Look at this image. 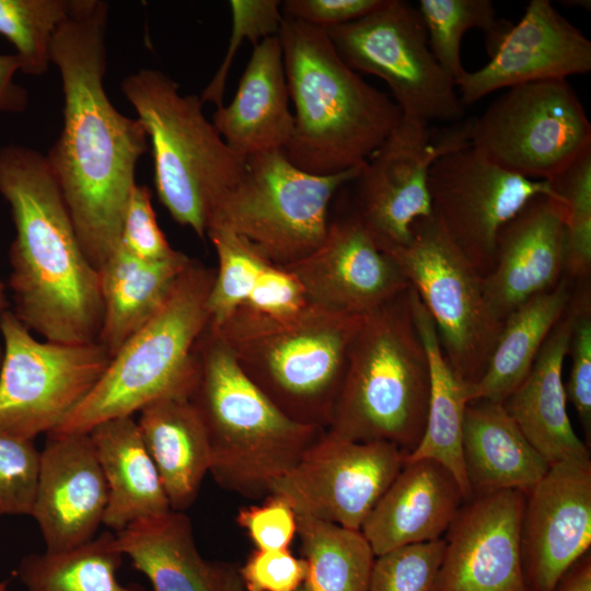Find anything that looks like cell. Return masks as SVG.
Instances as JSON below:
<instances>
[{
	"label": "cell",
	"instance_id": "cell-1",
	"mask_svg": "<svg viewBox=\"0 0 591 591\" xmlns=\"http://www.w3.org/2000/svg\"><path fill=\"white\" fill-rule=\"evenodd\" d=\"M108 8L101 0H72L53 38L63 127L45 155L82 251L96 270L119 246L136 166L149 139L141 121L119 113L104 89Z\"/></svg>",
	"mask_w": 591,
	"mask_h": 591
},
{
	"label": "cell",
	"instance_id": "cell-2",
	"mask_svg": "<svg viewBox=\"0 0 591 591\" xmlns=\"http://www.w3.org/2000/svg\"><path fill=\"white\" fill-rule=\"evenodd\" d=\"M0 194L15 227L9 251L13 313L47 341L96 343L99 271L82 251L46 157L20 144L0 148Z\"/></svg>",
	"mask_w": 591,
	"mask_h": 591
},
{
	"label": "cell",
	"instance_id": "cell-3",
	"mask_svg": "<svg viewBox=\"0 0 591 591\" xmlns=\"http://www.w3.org/2000/svg\"><path fill=\"white\" fill-rule=\"evenodd\" d=\"M278 36L294 106L285 155L316 175L362 165L398 125L399 108L345 63L324 30L283 18Z\"/></svg>",
	"mask_w": 591,
	"mask_h": 591
},
{
	"label": "cell",
	"instance_id": "cell-4",
	"mask_svg": "<svg viewBox=\"0 0 591 591\" xmlns=\"http://www.w3.org/2000/svg\"><path fill=\"white\" fill-rule=\"evenodd\" d=\"M194 358L196 378L188 398L208 436L209 473L224 490L265 499L326 429L283 414L208 326L195 345Z\"/></svg>",
	"mask_w": 591,
	"mask_h": 591
},
{
	"label": "cell",
	"instance_id": "cell-5",
	"mask_svg": "<svg viewBox=\"0 0 591 591\" xmlns=\"http://www.w3.org/2000/svg\"><path fill=\"white\" fill-rule=\"evenodd\" d=\"M409 290L363 316L327 428L351 441L389 442L406 454L422 437L430 395Z\"/></svg>",
	"mask_w": 591,
	"mask_h": 591
},
{
	"label": "cell",
	"instance_id": "cell-6",
	"mask_svg": "<svg viewBox=\"0 0 591 591\" xmlns=\"http://www.w3.org/2000/svg\"><path fill=\"white\" fill-rule=\"evenodd\" d=\"M364 315L313 304L274 318L236 310L210 328L247 378L288 417L327 429L346 372L350 344Z\"/></svg>",
	"mask_w": 591,
	"mask_h": 591
},
{
	"label": "cell",
	"instance_id": "cell-7",
	"mask_svg": "<svg viewBox=\"0 0 591 591\" xmlns=\"http://www.w3.org/2000/svg\"><path fill=\"white\" fill-rule=\"evenodd\" d=\"M213 280L215 270L192 259L159 311L112 357L96 385L50 433H88L158 398L189 397L196 378L194 348L209 321Z\"/></svg>",
	"mask_w": 591,
	"mask_h": 591
},
{
	"label": "cell",
	"instance_id": "cell-8",
	"mask_svg": "<svg viewBox=\"0 0 591 591\" xmlns=\"http://www.w3.org/2000/svg\"><path fill=\"white\" fill-rule=\"evenodd\" d=\"M121 92L151 140L160 201L178 224L205 239L212 207L240 179L246 159L205 117L200 96L181 94L164 72L129 74Z\"/></svg>",
	"mask_w": 591,
	"mask_h": 591
},
{
	"label": "cell",
	"instance_id": "cell-9",
	"mask_svg": "<svg viewBox=\"0 0 591 591\" xmlns=\"http://www.w3.org/2000/svg\"><path fill=\"white\" fill-rule=\"evenodd\" d=\"M360 167L316 175L293 165L282 150L248 157L240 179L212 207L207 230H229L287 267L323 242L331 202Z\"/></svg>",
	"mask_w": 591,
	"mask_h": 591
},
{
	"label": "cell",
	"instance_id": "cell-10",
	"mask_svg": "<svg viewBox=\"0 0 591 591\" xmlns=\"http://www.w3.org/2000/svg\"><path fill=\"white\" fill-rule=\"evenodd\" d=\"M386 254L430 314L455 374L475 384L503 325L485 299L482 276L432 213L414 222L406 245Z\"/></svg>",
	"mask_w": 591,
	"mask_h": 591
},
{
	"label": "cell",
	"instance_id": "cell-11",
	"mask_svg": "<svg viewBox=\"0 0 591 591\" xmlns=\"http://www.w3.org/2000/svg\"><path fill=\"white\" fill-rule=\"evenodd\" d=\"M324 31L349 68L387 84L404 118L462 119L455 82L432 55L420 14L409 2L384 0L368 15Z\"/></svg>",
	"mask_w": 591,
	"mask_h": 591
},
{
	"label": "cell",
	"instance_id": "cell-12",
	"mask_svg": "<svg viewBox=\"0 0 591 591\" xmlns=\"http://www.w3.org/2000/svg\"><path fill=\"white\" fill-rule=\"evenodd\" d=\"M471 146L509 172L549 181L591 150V124L568 80L530 82L473 117Z\"/></svg>",
	"mask_w": 591,
	"mask_h": 591
},
{
	"label": "cell",
	"instance_id": "cell-13",
	"mask_svg": "<svg viewBox=\"0 0 591 591\" xmlns=\"http://www.w3.org/2000/svg\"><path fill=\"white\" fill-rule=\"evenodd\" d=\"M4 348L0 366V432L34 440L50 433L85 398L109 364L97 341H38L15 314L0 318Z\"/></svg>",
	"mask_w": 591,
	"mask_h": 591
},
{
	"label": "cell",
	"instance_id": "cell-14",
	"mask_svg": "<svg viewBox=\"0 0 591 591\" xmlns=\"http://www.w3.org/2000/svg\"><path fill=\"white\" fill-rule=\"evenodd\" d=\"M473 117L444 128L404 118L351 181L350 206L384 253L406 245L412 225L432 213L428 176L440 157L471 146Z\"/></svg>",
	"mask_w": 591,
	"mask_h": 591
},
{
	"label": "cell",
	"instance_id": "cell-15",
	"mask_svg": "<svg viewBox=\"0 0 591 591\" xmlns=\"http://www.w3.org/2000/svg\"><path fill=\"white\" fill-rule=\"evenodd\" d=\"M432 215L483 277L495 263L501 228L537 196H556L548 181L509 172L472 146L437 159L428 176Z\"/></svg>",
	"mask_w": 591,
	"mask_h": 591
},
{
	"label": "cell",
	"instance_id": "cell-16",
	"mask_svg": "<svg viewBox=\"0 0 591 591\" xmlns=\"http://www.w3.org/2000/svg\"><path fill=\"white\" fill-rule=\"evenodd\" d=\"M406 455L389 442L351 441L326 429L270 495L299 517L361 531Z\"/></svg>",
	"mask_w": 591,
	"mask_h": 591
},
{
	"label": "cell",
	"instance_id": "cell-17",
	"mask_svg": "<svg viewBox=\"0 0 591 591\" xmlns=\"http://www.w3.org/2000/svg\"><path fill=\"white\" fill-rule=\"evenodd\" d=\"M591 546V460L549 466L524 495L521 554L529 591H553Z\"/></svg>",
	"mask_w": 591,
	"mask_h": 591
},
{
	"label": "cell",
	"instance_id": "cell-18",
	"mask_svg": "<svg viewBox=\"0 0 591 591\" xmlns=\"http://www.w3.org/2000/svg\"><path fill=\"white\" fill-rule=\"evenodd\" d=\"M285 268L298 279L311 304L346 314L366 315L410 288L351 206L329 219L316 250Z\"/></svg>",
	"mask_w": 591,
	"mask_h": 591
},
{
	"label": "cell",
	"instance_id": "cell-19",
	"mask_svg": "<svg viewBox=\"0 0 591 591\" xmlns=\"http://www.w3.org/2000/svg\"><path fill=\"white\" fill-rule=\"evenodd\" d=\"M524 494L517 489L464 502L443 535L436 591H529L521 554Z\"/></svg>",
	"mask_w": 591,
	"mask_h": 591
},
{
	"label": "cell",
	"instance_id": "cell-20",
	"mask_svg": "<svg viewBox=\"0 0 591 591\" xmlns=\"http://www.w3.org/2000/svg\"><path fill=\"white\" fill-rule=\"evenodd\" d=\"M480 69L455 81L463 106L497 91L591 70V42L548 0H532L488 53Z\"/></svg>",
	"mask_w": 591,
	"mask_h": 591
},
{
	"label": "cell",
	"instance_id": "cell-21",
	"mask_svg": "<svg viewBox=\"0 0 591 591\" xmlns=\"http://www.w3.org/2000/svg\"><path fill=\"white\" fill-rule=\"evenodd\" d=\"M107 497L89 432L47 434L31 513L42 532L45 552H65L93 540L103 524Z\"/></svg>",
	"mask_w": 591,
	"mask_h": 591
},
{
	"label": "cell",
	"instance_id": "cell-22",
	"mask_svg": "<svg viewBox=\"0 0 591 591\" xmlns=\"http://www.w3.org/2000/svg\"><path fill=\"white\" fill-rule=\"evenodd\" d=\"M564 216L561 197L542 195L499 231L494 266L482 280L485 299L500 322L564 277Z\"/></svg>",
	"mask_w": 591,
	"mask_h": 591
},
{
	"label": "cell",
	"instance_id": "cell-23",
	"mask_svg": "<svg viewBox=\"0 0 591 591\" xmlns=\"http://www.w3.org/2000/svg\"><path fill=\"white\" fill-rule=\"evenodd\" d=\"M466 501L453 474L432 460L405 461L361 532L375 556L442 538Z\"/></svg>",
	"mask_w": 591,
	"mask_h": 591
},
{
	"label": "cell",
	"instance_id": "cell-24",
	"mask_svg": "<svg viewBox=\"0 0 591 591\" xmlns=\"http://www.w3.org/2000/svg\"><path fill=\"white\" fill-rule=\"evenodd\" d=\"M211 123L228 147L243 159L283 151L294 118L278 35L254 46L234 97L216 108Z\"/></svg>",
	"mask_w": 591,
	"mask_h": 591
},
{
	"label": "cell",
	"instance_id": "cell-25",
	"mask_svg": "<svg viewBox=\"0 0 591 591\" xmlns=\"http://www.w3.org/2000/svg\"><path fill=\"white\" fill-rule=\"evenodd\" d=\"M115 544L147 576L152 591H245L239 564L200 555L184 512L134 522L115 533Z\"/></svg>",
	"mask_w": 591,
	"mask_h": 591
},
{
	"label": "cell",
	"instance_id": "cell-26",
	"mask_svg": "<svg viewBox=\"0 0 591 591\" xmlns=\"http://www.w3.org/2000/svg\"><path fill=\"white\" fill-rule=\"evenodd\" d=\"M570 308L542 346L531 370L502 403L524 437L549 466L590 460L589 447L576 433L567 413L561 371L571 332Z\"/></svg>",
	"mask_w": 591,
	"mask_h": 591
},
{
	"label": "cell",
	"instance_id": "cell-27",
	"mask_svg": "<svg viewBox=\"0 0 591 591\" xmlns=\"http://www.w3.org/2000/svg\"><path fill=\"white\" fill-rule=\"evenodd\" d=\"M462 455L470 498L507 489L525 495L549 468L503 404L487 399L466 405Z\"/></svg>",
	"mask_w": 591,
	"mask_h": 591
},
{
	"label": "cell",
	"instance_id": "cell-28",
	"mask_svg": "<svg viewBox=\"0 0 591 591\" xmlns=\"http://www.w3.org/2000/svg\"><path fill=\"white\" fill-rule=\"evenodd\" d=\"M89 434L107 484L103 524L115 532L171 511L155 464L132 416L109 419Z\"/></svg>",
	"mask_w": 591,
	"mask_h": 591
},
{
	"label": "cell",
	"instance_id": "cell-29",
	"mask_svg": "<svg viewBox=\"0 0 591 591\" xmlns=\"http://www.w3.org/2000/svg\"><path fill=\"white\" fill-rule=\"evenodd\" d=\"M142 440L155 464L171 510L188 509L210 470V445L188 397L158 398L139 412Z\"/></svg>",
	"mask_w": 591,
	"mask_h": 591
},
{
	"label": "cell",
	"instance_id": "cell-30",
	"mask_svg": "<svg viewBox=\"0 0 591 591\" xmlns=\"http://www.w3.org/2000/svg\"><path fill=\"white\" fill-rule=\"evenodd\" d=\"M190 260L176 251L170 258L148 262L119 245L97 269L103 302L97 343L111 358L159 311Z\"/></svg>",
	"mask_w": 591,
	"mask_h": 591
},
{
	"label": "cell",
	"instance_id": "cell-31",
	"mask_svg": "<svg viewBox=\"0 0 591 591\" xmlns=\"http://www.w3.org/2000/svg\"><path fill=\"white\" fill-rule=\"evenodd\" d=\"M572 292L571 280L564 276L553 289L528 299L505 318L485 372L475 384L466 386L468 403L507 399L528 375L548 335L567 311Z\"/></svg>",
	"mask_w": 591,
	"mask_h": 591
},
{
	"label": "cell",
	"instance_id": "cell-32",
	"mask_svg": "<svg viewBox=\"0 0 591 591\" xmlns=\"http://www.w3.org/2000/svg\"><path fill=\"white\" fill-rule=\"evenodd\" d=\"M409 292L414 320L429 361L430 395L422 437L405 461L432 460L442 464L456 478L468 500L471 494L462 455L467 384L447 360L436 325L418 293L413 287Z\"/></svg>",
	"mask_w": 591,
	"mask_h": 591
},
{
	"label": "cell",
	"instance_id": "cell-33",
	"mask_svg": "<svg viewBox=\"0 0 591 591\" xmlns=\"http://www.w3.org/2000/svg\"><path fill=\"white\" fill-rule=\"evenodd\" d=\"M297 517L306 591H368L375 555L362 532Z\"/></svg>",
	"mask_w": 591,
	"mask_h": 591
},
{
	"label": "cell",
	"instance_id": "cell-34",
	"mask_svg": "<svg viewBox=\"0 0 591 591\" xmlns=\"http://www.w3.org/2000/svg\"><path fill=\"white\" fill-rule=\"evenodd\" d=\"M123 557L115 534L103 532L69 551L25 556L18 577L27 591H146L140 584L119 582Z\"/></svg>",
	"mask_w": 591,
	"mask_h": 591
},
{
	"label": "cell",
	"instance_id": "cell-35",
	"mask_svg": "<svg viewBox=\"0 0 591 591\" xmlns=\"http://www.w3.org/2000/svg\"><path fill=\"white\" fill-rule=\"evenodd\" d=\"M416 8L432 55L454 82L466 72L460 50L468 30L485 32L489 50L512 25L497 19L490 0H419Z\"/></svg>",
	"mask_w": 591,
	"mask_h": 591
},
{
	"label": "cell",
	"instance_id": "cell-36",
	"mask_svg": "<svg viewBox=\"0 0 591 591\" xmlns=\"http://www.w3.org/2000/svg\"><path fill=\"white\" fill-rule=\"evenodd\" d=\"M72 0H0V35L16 49L20 71L42 76L51 62L53 38Z\"/></svg>",
	"mask_w": 591,
	"mask_h": 591
},
{
	"label": "cell",
	"instance_id": "cell-37",
	"mask_svg": "<svg viewBox=\"0 0 591 591\" xmlns=\"http://www.w3.org/2000/svg\"><path fill=\"white\" fill-rule=\"evenodd\" d=\"M218 268L208 299V326L219 327L243 305L270 262L244 237L221 228H209Z\"/></svg>",
	"mask_w": 591,
	"mask_h": 591
},
{
	"label": "cell",
	"instance_id": "cell-38",
	"mask_svg": "<svg viewBox=\"0 0 591 591\" xmlns=\"http://www.w3.org/2000/svg\"><path fill=\"white\" fill-rule=\"evenodd\" d=\"M565 205L566 278L581 282L591 270V150L548 181Z\"/></svg>",
	"mask_w": 591,
	"mask_h": 591
},
{
	"label": "cell",
	"instance_id": "cell-39",
	"mask_svg": "<svg viewBox=\"0 0 591 591\" xmlns=\"http://www.w3.org/2000/svg\"><path fill=\"white\" fill-rule=\"evenodd\" d=\"M443 553L439 538L375 556L368 591H436Z\"/></svg>",
	"mask_w": 591,
	"mask_h": 591
},
{
	"label": "cell",
	"instance_id": "cell-40",
	"mask_svg": "<svg viewBox=\"0 0 591 591\" xmlns=\"http://www.w3.org/2000/svg\"><path fill=\"white\" fill-rule=\"evenodd\" d=\"M231 36L228 50L200 96L219 107L223 104L227 79L240 46L248 40L256 46L264 38L279 34L283 20L279 0H231Z\"/></svg>",
	"mask_w": 591,
	"mask_h": 591
},
{
	"label": "cell",
	"instance_id": "cell-41",
	"mask_svg": "<svg viewBox=\"0 0 591 591\" xmlns=\"http://www.w3.org/2000/svg\"><path fill=\"white\" fill-rule=\"evenodd\" d=\"M588 280L573 291L569 303L572 315L567 354L571 357L569 376L565 386L569 402L580 420L588 445L591 437V300Z\"/></svg>",
	"mask_w": 591,
	"mask_h": 591
},
{
	"label": "cell",
	"instance_id": "cell-42",
	"mask_svg": "<svg viewBox=\"0 0 591 591\" xmlns=\"http://www.w3.org/2000/svg\"><path fill=\"white\" fill-rule=\"evenodd\" d=\"M39 455L33 440L0 432V518L11 514L31 515Z\"/></svg>",
	"mask_w": 591,
	"mask_h": 591
},
{
	"label": "cell",
	"instance_id": "cell-43",
	"mask_svg": "<svg viewBox=\"0 0 591 591\" xmlns=\"http://www.w3.org/2000/svg\"><path fill=\"white\" fill-rule=\"evenodd\" d=\"M119 245L148 262L163 260L176 253L158 224L148 186L136 184L130 193Z\"/></svg>",
	"mask_w": 591,
	"mask_h": 591
},
{
	"label": "cell",
	"instance_id": "cell-44",
	"mask_svg": "<svg viewBox=\"0 0 591 591\" xmlns=\"http://www.w3.org/2000/svg\"><path fill=\"white\" fill-rule=\"evenodd\" d=\"M235 521L257 549H289L298 532L293 509L275 495L237 511Z\"/></svg>",
	"mask_w": 591,
	"mask_h": 591
},
{
	"label": "cell",
	"instance_id": "cell-45",
	"mask_svg": "<svg viewBox=\"0 0 591 591\" xmlns=\"http://www.w3.org/2000/svg\"><path fill=\"white\" fill-rule=\"evenodd\" d=\"M310 304L293 274L285 267L270 263L262 273L246 301L237 310L266 317L283 318L298 314Z\"/></svg>",
	"mask_w": 591,
	"mask_h": 591
},
{
	"label": "cell",
	"instance_id": "cell-46",
	"mask_svg": "<svg viewBox=\"0 0 591 591\" xmlns=\"http://www.w3.org/2000/svg\"><path fill=\"white\" fill-rule=\"evenodd\" d=\"M245 591H297L304 582L306 564L289 549H255L240 566Z\"/></svg>",
	"mask_w": 591,
	"mask_h": 591
},
{
	"label": "cell",
	"instance_id": "cell-47",
	"mask_svg": "<svg viewBox=\"0 0 591 591\" xmlns=\"http://www.w3.org/2000/svg\"><path fill=\"white\" fill-rule=\"evenodd\" d=\"M384 0H286L281 1L285 19L326 30L359 20Z\"/></svg>",
	"mask_w": 591,
	"mask_h": 591
},
{
	"label": "cell",
	"instance_id": "cell-48",
	"mask_svg": "<svg viewBox=\"0 0 591 591\" xmlns=\"http://www.w3.org/2000/svg\"><path fill=\"white\" fill-rule=\"evenodd\" d=\"M20 71L15 54L0 55V112L19 113L27 104V92L13 80Z\"/></svg>",
	"mask_w": 591,
	"mask_h": 591
},
{
	"label": "cell",
	"instance_id": "cell-49",
	"mask_svg": "<svg viewBox=\"0 0 591 591\" xmlns=\"http://www.w3.org/2000/svg\"><path fill=\"white\" fill-rule=\"evenodd\" d=\"M553 591H591L590 552L564 575Z\"/></svg>",
	"mask_w": 591,
	"mask_h": 591
},
{
	"label": "cell",
	"instance_id": "cell-50",
	"mask_svg": "<svg viewBox=\"0 0 591 591\" xmlns=\"http://www.w3.org/2000/svg\"><path fill=\"white\" fill-rule=\"evenodd\" d=\"M7 305H8V302H7L5 293H4V285L0 280V318L3 315V313L7 311ZM2 356H3V350L0 347V366L2 361Z\"/></svg>",
	"mask_w": 591,
	"mask_h": 591
},
{
	"label": "cell",
	"instance_id": "cell-51",
	"mask_svg": "<svg viewBox=\"0 0 591 591\" xmlns=\"http://www.w3.org/2000/svg\"><path fill=\"white\" fill-rule=\"evenodd\" d=\"M7 584H8L7 581L0 582V591H7Z\"/></svg>",
	"mask_w": 591,
	"mask_h": 591
},
{
	"label": "cell",
	"instance_id": "cell-52",
	"mask_svg": "<svg viewBox=\"0 0 591 591\" xmlns=\"http://www.w3.org/2000/svg\"><path fill=\"white\" fill-rule=\"evenodd\" d=\"M297 591H306V589H305L304 586L302 584Z\"/></svg>",
	"mask_w": 591,
	"mask_h": 591
}]
</instances>
